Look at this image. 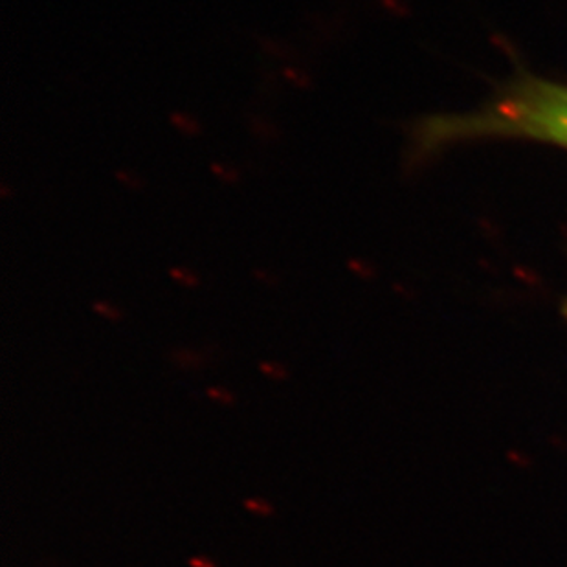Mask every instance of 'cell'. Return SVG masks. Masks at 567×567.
<instances>
[{"label": "cell", "instance_id": "cell-1", "mask_svg": "<svg viewBox=\"0 0 567 567\" xmlns=\"http://www.w3.org/2000/svg\"><path fill=\"white\" fill-rule=\"evenodd\" d=\"M432 133L440 138L455 134L522 136L567 150V86L527 81L483 116L460 125L440 124Z\"/></svg>", "mask_w": 567, "mask_h": 567}, {"label": "cell", "instance_id": "cell-5", "mask_svg": "<svg viewBox=\"0 0 567 567\" xmlns=\"http://www.w3.org/2000/svg\"><path fill=\"white\" fill-rule=\"evenodd\" d=\"M94 311L100 312V315L105 316V318L113 321L122 318L118 309H116V307L109 306V303H96V306H94Z\"/></svg>", "mask_w": 567, "mask_h": 567}, {"label": "cell", "instance_id": "cell-4", "mask_svg": "<svg viewBox=\"0 0 567 567\" xmlns=\"http://www.w3.org/2000/svg\"><path fill=\"white\" fill-rule=\"evenodd\" d=\"M259 370H261L265 375H268L274 380H285L289 377V371L285 370V365L281 364H268V362H261V364H259Z\"/></svg>", "mask_w": 567, "mask_h": 567}, {"label": "cell", "instance_id": "cell-8", "mask_svg": "<svg viewBox=\"0 0 567 567\" xmlns=\"http://www.w3.org/2000/svg\"><path fill=\"white\" fill-rule=\"evenodd\" d=\"M566 311H567V307H566Z\"/></svg>", "mask_w": 567, "mask_h": 567}, {"label": "cell", "instance_id": "cell-6", "mask_svg": "<svg viewBox=\"0 0 567 567\" xmlns=\"http://www.w3.org/2000/svg\"><path fill=\"white\" fill-rule=\"evenodd\" d=\"M189 566L192 567H217L214 560H209L208 557H193L189 558Z\"/></svg>", "mask_w": 567, "mask_h": 567}, {"label": "cell", "instance_id": "cell-2", "mask_svg": "<svg viewBox=\"0 0 567 567\" xmlns=\"http://www.w3.org/2000/svg\"><path fill=\"white\" fill-rule=\"evenodd\" d=\"M248 513L257 514V516H274L272 505L259 498H247L243 502Z\"/></svg>", "mask_w": 567, "mask_h": 567}, {"label": "cell", "instance_id": "cell-3", "mask_svg": "<svg viewBox=\"0 0 567 567\" xmlns=\"http://www.w3.org/2000/svg\"><path fill=\"white\" fill-rule=\"evenodd\" d=\"M206 395H208L212 401L220 402V404H234V402H236V395L225 390V388H209V390L206 391Z\"/></svg>", "mask_w": 567, "mask_h": 567}, {"label": "cell", "instance_id": "cell-7", "mask_svg": "<svg viewBox=\"0 0 567 567\" xmlns=\"http://www.w3.org/2000/svg\"><path fill=\"white\" fill-rule=\"evenodd\" d=\"M173 276H175V279H178V281H183L184 285H188V287H192V285H197V279H193V276H189V274H184L183 270H173Z\"/></svg>", "mask_w": 567, "mask_h": 567}]
</instances>
